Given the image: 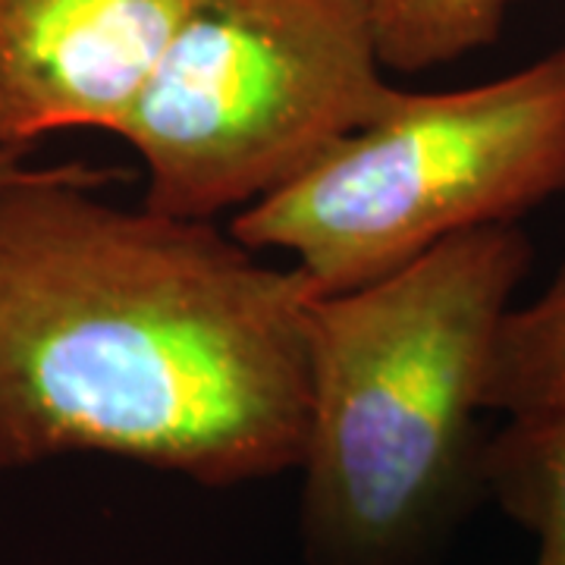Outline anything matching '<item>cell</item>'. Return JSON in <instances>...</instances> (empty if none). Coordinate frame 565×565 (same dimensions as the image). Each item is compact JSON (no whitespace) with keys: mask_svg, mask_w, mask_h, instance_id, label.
Wrapping results in <instances>:
<instances>
[{"mask_svg":"<svg viewBox=\"0 0 565 565\" xmlns=\"http://www.w3.org/2000/svg\"><path fill=\"white\" fill-rule=\"evenodd\" d=\"M384 70L364 0H192L120 129L141 204L217 221L277 195L384 110Z\"/></svg>","mask_w":565,"mask_h":565,"instance_id":"obj_4","label":"cell"},{"mask_svg":"<svg viewBox=\"0 0 565 565\" xmlns=\"http://www.w3.org/2000/svg\"><path fill=\"white\" fill-rule=\"evenodd\" d=\"M531 267L519 230L452 236L381 280L311 296L305 541L318 565H405L481 481L478 412Z\"/></svg>","mask_w":565,"mask_h":565,"instance_id":"obj_2","label":"cell"},{"mask_svg":"<svg viewBox=\"0 0 565 565\" xmlns=\"http://www.w3.org/2000/svg\"><path fill=\"white\" fill-rule=\"evenodd\" d=\"M478 475L497 503L534 531L537 565H565V408L509 418L481 449Z\"/></svg>","mask_w":565,"mask_h":565,"instance_id":"obj_6","label":"cell"},{"mask_svg":"<svg viewBox=\"0 0 565 565\" xmlns=\"http://www.w3.org/2000/svg\"><path fill=\"white\" fill-rule=\"evenodd\" d=\"M20 167H25V151H13V148H0V180L13 177Z\"/></svg>","mask_w":565,"mask_h":565,"instance_id":"obj_9","label":"cell"},{"mask_svg":"<svg viewBox=\"0 0 565 565\" xmlns=\"http://www.w3.org/2000/svg\"><path fill=\"white\" fill-rule=\"evenodd\" d=\"M192 0H0V148L120 136Z\"/></svg>","mask_w":565,"mask_h":565,"instance_id":"obj_5","label":"cell"},{"mask_svg":"<svg viewBox=\"0 0 565 565\" xmlns=\"http://www.w3.org/2000/svg\"><path fill=\"white\" fill-rule=\"evenodd\" d=\"M3 471H10V465H7V456H3V449H0V475Z\"/></svg>","mask_w":565,"mask_h":565,"instance_id":"obj_10","label":"cell"},{"mask_svg":"<svg viewBox=\"0 0 565 565\" xmlns=\"http://www.w3.org/2000/svg\"><path fill=\"white\" fill-rule=\"evenodd\" d=\"M117 170L0 180V449L102 452L207 487L299 468L308 282L217 221L117 207Z\"/></svg>","mask_w":565,"mask_h":565,"instance_id":"obj_1","label":"cell"},{"mask_svg":"<svg viewBox=\"0 0 565 565\" xmlns=\"http://www.w3.org/2000/svg\"><path fill=\"white\" fill-rule=\"evenodd\" d=\"M565 192V47L456 92H403L305 177L230 217L315 296L390 277Z\"/></svg>","mask_w":565,"mask_h":565,"instance_id":"obj_3","label":"cell"},{"mask_svg":"<svg viewBox=\"0 0 565 565\" xmlns=\"http://www.w3.org/2000/svg\"><path fill=\"white\" fill-rule=\"evenodd\" d=\"M484 408L505 418L565 408V267L534 302L505 315Z\"/></svg>","mask_w":565,"mask_h":565,"instance_id":"obj_7","label":"cell"},{"mask_svg":"<svg viewBox=\"0 0 565 565\" xmlns=\"http://www.w3.org/2000/svg\"><path fill=\"white\" fill-rule=\"evenodd\" d=\"M512 0H364L386 70L424 73L500 39Z\"/></svg>","mask_w":565,"mask_h":565,"instance_id":"obj_8","label":"cell"}]
</instances>
